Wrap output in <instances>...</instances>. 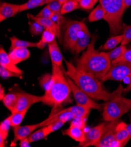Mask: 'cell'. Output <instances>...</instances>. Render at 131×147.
Here are the masks:
<instances>
[{
    "instance_id": "30",
    "label": "cell",
    "mask_w": 131,
    "mask_h": 147,
    "mask_svg": "<svg viewBox=\"0 0 131 147\" xmlns=\"http://www.w3.org/2000/svg\"><path fill=\"white\" fill-rule=\"evenodd\" d=\"M105 15V11L100 4L98 5L95 9H94L88 16V21L91 22H95L102 19H104Z\"/></svg>"
},
{
    "instance_id": "12",
    "label": "cell",
    "mask_w": 131,
    "mask_h": 147,
    "mask_svg": "<svg viewBox=\"0 0 131 147\" xmlns=\"http://www.w3.org/2000/svg\"><path fill=\"white\" fill-rule=\"evenodd\" d=\"M38 127H40V123L23 126H17L12 127L14 138L11 142V146H15L16 142L23 139L28 138Z\"/></svg>"
},
{
    "instance_id": "14",
    "label": "cell",
    "mask_w": 131,
    "mask_h": 147,
    "mask_svg": "<svg viewBox=\"0 0 131 147\" xmlns=\"http://www.w3.org/2000/svg\"><path fill=\"white\" fill-rule=\"evenodd\" d=\"M74 118V116L72 113L69 112H64L62 110H59L56 113H51L47 119L39 123L40 127L47 126L49 124L58 121H65L67 122Z\"/></svg>"
},
{
    "instance_id": "13",
    "label": "cell",
    "mask_w": 131,
    "mask_h": 147,
    "mask_svg": "<svg viewBox=\"0 0 131 147\" xmlns=\"http://www.w3.org/2000/svg\"><path fill=\"white\" fill-rule=\"evenodd\" d=\"M91 34L88 27L85 25L83 30L80 32L79 38L76 42L73 53L78 55L81 52H83L88 47L90 43Z\"/></svg>"
},
{
    "instance_id": "37",
    "label": "cell",
    "mask_w": 131,
    "mask_h": 147,
    "mask_svg": "<svg viewBox=\"0 0 131 147\" xmlns=\"http://www.w3.org/2000/svg\"><path fill=\"white\" fill-rule=\"evenodd\" d=\"M0 75L1 77L3 79H7L11 77H16L19 78L20 79L22 78V76L19 74H17L16 73H14L2 66H0Z\"/></svg>"
},
{
    "instance_id": "9",
    "label": "cell",
    "mask_w": 131,
    "mask_h": 147,
    "mask_svg": "<svg viewBox=\"0 0 131 147\" xmlns=\"http://www.w3.org/2000/svg\"><path fill=\"white\" fill-rule=\"evenodd\" d=\"M118 120L108 121L106 123L104 133L99 141L96 144V147H113L119 146L118 142L115 139V129Z\"/></svg>"
},
{
    "instance_id": "44",
    "label": "cell",
    "mask_w": 131,
    "mask_h": 147,
    "mask_svg": "<svg viewBox=\"0 0 131 147\" xmlns=\"http://www.w3.org/2000/svg\"><path fill=\"white\" fill-rule=\"evenodd\" d=\"M20 141V142L19 145L21 147H30V146H30L31 143L30 142V141H29L28 138L23 139Z\"/></svg>"
},
{
    "instance_id": "4",
    "label": "cell",
    "mask_w": 131,
    "mask_h": 147,
    "mask_svg": "<svg viewBox=\"0 0 131 147\" xmlns=\"http://www.w3.org/2000/svg\"><path fill=\"white\" fill-rule=\"evenodd\" d=\"M105 11L104 20L109 26L112 36L120 35L123 30L122 17L126 9L124 0H99Z\"/></svg>"
},
{
    "instance_id": "40",
    "label": "cell",
    "mask_w": 131,
    "mask_h": 147,
    "mask_svg": "<svg viewBox=\"0 0 131 147\" xmlns=\"http://www.w3.org/2000/svg\"><path fill=\"white\" fill-rule=\"evenodd\" d=\"M98 1L99 0H80V8L85 10L91 9Z\"/></svg>"
},
{
    "instance_id": "33",
    "label": "cell",
    "mask_w": 131,
    "mask_h": 147,
    "mask_svg": "<svg viewBox=\"0 0 131 147\" xmlns=\"http://www.w3.org/2000/svg\"><path fill=\"white\" fill-rule=\"evenodd\" d=\"M123 39L121 45H126L131 42V25L123 24Z\"/></svg>"
},
{
    "instance_id": "36",
    "label": "cell",
    "mask_w": 131,
    "mask_h": 147,
    "mask_svg": "<svg viewBox=\"0 0 131 147\" xmlns=\"http://www.w3.org/2000/svg\"><path fill=\"white\" fill-rule=\"evenodd\" d=\"M88 115H85L79 117H75V118L72 120L70 124L85 129L86 126V120L87 118H88Z\"/></svg>"
},
{
    "instance_id": "39",
    "label": "cell",
    "mask_w": 131,
    "mask_h": 147,
    "mask_svg": "<svg viewBox=\"0 0 131 147\" xmlns=\"http://www.w3.org/2000/svg\"><path fill=\"white\" fill-rule=\"evenodd\" d=\"M54 12L46 5L43 8L38 14L36 15L37 17L42 18H46V19H51Z\"/></svg>"
},
{
    "instance_id": "45",
    "label": "cell",
    "mask_w": 131,
    "mask_h": 147,
    "mask_svg": "<svg viewBox=\"0 0 131 147\" xmlns=\"http://www.w3.org/2000/svg\"><path fill=\"white\" fill-rule=\"evenodd\" d=\"M5 90L4 88L2 87V86H0V100H2L4 97L5 96Z\"/></svg>"
},
{
    "instance_id": "42",
    "label": "cell",
    "mask_w": 131,
    "mask_h": 147,
    "mask_svg": "<svg viewBox=\"0 0 131 147\" xmlns=\"http://www.w3.org/2000/svg\"><path fill=\"white\" fill-rule=\"evenodd\" d=\"M47 5L54 13H61L62 4L60 2H58L57 0L52 1Z\"/></svg>"
},
{
    "instance_id": "24",
    "label": "cell",
    "mask_w": 131,
    "mask_h": 147,
    "mask_svg": "<svg viewBox=\"0 0 131 147\" xmlns=\"http://www.w3.org/2000/svg\"><path fill=\"white\" fill-rule=\"evenodd\" d=\"M2 101L4 105L12 113L17 106L18 97L16 93H9L5 95Z\"/></svg>"
},
{
    "instance_id": "16",
    "label": "cell",
    "mask_w": 131,
    "mask_h": 147,
    "mask_svg": "<svg viewBox=\"0 0 131 147\" xmlns=\"http://www.w3.org/2000/svg\"><path fill=\"white\" fill-rule=\"evenodd\" d=\"M29 17L32 20V21L37 22L41 26L44 28L45 29H50L53 31L56 37L58 39H61V32H60V26L54 22L51 19H46L37 17L36 16H33L32 14L29 15Z\"/></svg>"
},
{
    "instance_id": "32",
    "label": "cell",
    "mask_w": 131,
    "mask_h": 147,
    "mask_svg": "<svg viewBox=\"0 0 131 147\" xmlns=\"http://www.w3.org/2000/svg\"><path fill=\"white\" fill-rule=\"evenodd\" d=\"M126 49L127 48L125 45H121V46L113 49L111 51L107 52V53L112 62L114 60L117 59L119 58L120 57H122L125 54Z\"/></svg>"
},
{
    "instance_id": "31",
    "label": "cell",
    "mask_w": 131,
    "mask_h": 147,
    "mask_svg": "<svg viewBox=\"0 0 131 147\" xmlns=\"http://www.w3.org/2000/svg\"><path fill=\"white\" fill-rule=\"evenodd\" d=\"M80 8L79 3L76 0H68L62 5L61 13L62 15L71 12Z\"/></svg>"
},
{
    "instance_id": "34",
    "label": "cell",
    "mask_w": 131,
    "mask_h": 147,
    "mask_svg": "<svg viewBox=\"0 0 131 147\" xmlns=\"http://www.w3.org/2000/svg\"><path fill=\"white\" fill-rule=\"evenodd\" d=\"M29 24H30V31L33 35H39L42 34L45 30L44 28L37 22L34 21Z\"/></svg>"
},
{
    "instance_id": "8",
    "label": "cell",
    "mask_w": 131,
    "mask_h": 147,
    "mask_svg": "<svg viewBox=\"0 0 131 147\" xmlns=\"http://www.w3.org/2000/svg\"><path fill=\"white\" fill-rule=\"evenodd\" d=\"M131 74V63L119 62L112 65L109 70L102 79V82L113 80L122 82Z\"/></svg>"
},
{
    "instance_id": "29",
    "label": "cell",
    "mask_w": 131,
    "mask_h": 147,
    "mask_svg": "<svg viewBox=\"0 0 131 147\" xmlns=\"http://www.w3.org/2000/svg\"><path fill=\"white\" fill-rule=\"evenodd\" d=\"M10 127V122L8 118L2 121L0 124V146L1 147H4L5 146V141L9 133Z\"/></svg>"
},
{
    "instance_id": "41",
    "label": "cell",
    "mask_w": 131,
    "mask_h": 147,
    "mask_svg": "<svg viewBox=\"0 0 131 147\" xmlns=\"http://www.w3.org/2000/svg\"><path fill=\"white\" fill-rule=\"evenodd\" d=\"M66 123H67V121H58L49 124L48 125H47L48 131L50 133V134L52 133H54V132H55V131H56L58 129H59Z\"/></svg>"
},
{
    "instance_id": "26",
    "label": "cell",
    "mask_w": 131,
    "mask_h": 147,
    "mask_svg": "<svg viewBox=\"0 0 131 147\" xmlns=\"http://www.w3.org/2000/svg\"><path fill=\"white\" fill-rule=\"evenodd\" d=\"M28 110L29 109H26L21 111L12 113L11 115L8 117L7 118L8 119L10 122L11 127H14L20 125L21 123L22 122Z\"/></svg>"
},
{
    "instance_id": "1",
    "label": "cell",
    "mask_w": 131,
    "mask_h": 147,
    "mask_svg": "<svg viewBox=\"0 0 131 147\" xmlns=\"http://www.w3.org/2000/svg\"><path fill=\"white\" fill-rule=\"evenodd\" d=\"M65 63L67 66L65 74L94 100L107 101L124 91L122 86L120 84L115 91L109 93L104 87L101 80H98L90 73L78 69L75 65L74 66L65 59Z\"/></svg>"
},
{
    "instance_id": "10",
    "label": "cell",
    "mask_w": 131,
    "mask_h": 147,
    "mask_svg": "<svg viewBox=\"0 0 131 147\" xmlns=\"http://www.w3.org/2000/svg\"><path fill=\"white\" fill-rule=\"evenodd\" d=\"M16 93L18 97V101L17 106L12 113L30 109L31 106L42 101V96L27 93L23 91Z\"/></svg>"
},
{
    "instance_id": "18",
    "label": "cell",
    "mask_w": 131,
    "mask_h": 147,
    "mask_svg": "<svg viewBox=\"0 0 131 147\" xmlns=\"http://www.w3.org/2000/svg\"><path fill=\"white\" fill-rule=\"evenodd\" d=\"M127 125L124 122L119 121L116 127L115 139L118 142L119 147L125 146L129 141Z\"/></svg>"
},
{
    "instance_id": "20",
    "label": "cell",
    "mask_w": 131,
    "mask_h": 147,
    "mask_svg": "<svg viewBox=\"0 0 131 147\" xmlns=\"http://www.w3.org/2000/svg\"><path fill=\"white\" fill-rule=\"evenodd\" d=\"M8 55L12 62L15 65H17L28 59L30 56V52L27 48L18 47L10 51Z\"/></svg>"
},
{
    "instance_id": "47",
    "label": "cell",
    "mask_w": 131,
    "mask_h": 147,
    "mask_svg": "<svg viewBox=\"0 0 131 147\" xmlns=\"http://www.w3.org/2000/svg\"><path fill=\"white\" fill-rule=\"evenodd\" d=\"M124 3L126 9L131 5V0H124Z\"/></svg>"
},
{
    "instance_id": "6",
    "label": "cell",
    "mask_w": 131,
    "mask_h": 147,
    "mask_svg": "<svg viewBox=\"0 0 131 147\" xmlns=\"http://www.w3.org/2000/svg\"><path fill=\"white\" fill-rule=\"evenodd\" d=\"M83 21L67 20L65 21V31L64 38L65 48L73 53L80 32L85 26Z\"/></svg>"
},
{
    "instance_id": "43",
    "label": "cell",
    "mask_w": 131,
    "mask_h": 147,
    "mask_svg": "<svg viewBox=\"0 0 131 147\" xmlns=\"http://www.w3.org/2000/svg\"><path fill=\"white\" fill-rule=\"evenodd\" d=\"M62 16L63 15L61 13H54L51 20L60 26V25H61L64 22V18Z\"/></svg>"
},
{
    "instance_id": "23",
    "label": "cell",
    "mask_w": 131,
    "mask_h": 147,
    "mask_svg": "<svg viewBox=\"0 0 131 147\" xmlns=\"http://www.w3.org/2000/svg\"><path fill=\"white\" fill-rule=\"evenodd\" d=\"M10 40L11 41V47L10 48V51H11L13 49L18 47L37 48V42H33L21 40L14 36L10 38Z\"/></svg>"
},
{
    "instance_id": "38",
    "label": "cell",
    "mask_w": 131,
    "mask_h": 147,
    "mask_svg": "<svg viewBox=\"0 0 131 147\" xmlns=\"http://www.w3.org/2000/svg\"><path fill=\"white\" fill-rule=\"evenodd\" d=\"M119 62H129L131 63V46H129L128 48H127L125 54L117 59L114 60L111 62L112 65L115 64Z\"/></svg>"
},
{
    "instance_id": "11",
    "label": "cell",
    "mask_w": 131,
    "mask_h": 147,
    "mask_svg": "<svg viewBox=\"0 0 131 147\" xmlns=\"http://www.w3.org/2000/svg\"><path fill=\"white\" fill-rule=\"evenodd\" d=\"M106 123L99 124L93 128H91L85 133L84 141L79 144V146L88 147L95 146L102 136Z\"/></svg>"
},
{
    "instance_id": "48",
    "label": "cell",
    "mask_w": 131,
    "mask_h": 147,
    "mask_svg": "<svg viewBox=\"0 0 131 147\" xmlns=\"http://www.w3.org/2000/svg\"><path fill=\"white\" fill-rule=\"evenodd\" d=\"M57 1H58V2H60V3L62 5L64 3H65L66 1H67L68 0H57Z\"/></svg>"
},
{
    "instance_id": "46",
    "label": "cell",
    "mask_w": 131,
    "mask_h": 147,
    "mask_svg": "<svg viewBox=\"0 0 131 147\" xmlns=\"http://www.w3.org/2000/svg\"><path fill=\"white\" fill-rule=\"evenodd\" d=\"M127 129L129 134V140L131 138V119H130V123L129 125H127Z\"/></svg>"
},
{
    "instance_id": "22",
    "label": "cell",
    "mask_w": 131,
    "mask_h": 147,
    "mask_svg": "<svg viewBox=\"0 0 131 147\" xmlns=\"http://www.w3.org/2000/svg\"><path fill=\"white\" fill-rule=\"evenodd\" d=\"M56 37L55 33L50 29H45L41 36V39L37 42V48L43 49L48 43L52 42Z\"/></svg>"
},
{
    "instance_id": "3",
    "label": "cell",
    "mask_w": 131,
    "mask_h": 147,
    "mask_svg": "<svg viewBox=\"0 0 131 147\" xmlns=\"http://www.w3.org/2000/svg\"><path fill=\"white\" fill-rule=\"evenodd\" d=\"M98 36L93 35L92 39L82 55L75 59V66L102 81L111 67L112 63L107 52H99L95 49Z\"/></svg>"
},
{
    "instance_id": "25",
    "label": "cell",
    "mask_w": 131,
    "mask_h": 147,
    "mask_svg": "<svg viewBox=\"0 0 131 147\" xmlns=\"http://www.w3.org/2000/svg\"><path fill=\"white\" fill-rule=\"evenodd\" d=\"M55 0H29L26 3L20 5V12L30 9H33L43 5L48 4Z\"/></svg>"
},
{
    "instance_id": "15",
    "label": "cell",
    "mask_w": 131,
    "mask_h": 147,
    "mask_svg": "<svg viewBox=\"0 0 131 147\" xmlns=\"http://www.w3.org/2000/svg\"><path fill=\"white\" fill-rule=\"evenodd\" d=\"M20 5L2 3L0 5V21L3 22L7 18L13 17L20 12Z\"/></svg>"
},
{
    "instance_id": "35",
    "label": "cell",
    "mask_w": 131,
    "mask_h": 147,
    "mask_svg": "<svg viewBox=\"0 0 131 147\" xmlns=\"http://www.w3.org/2000/svg\"><path fill=\"white\" fill-rule=\"evenodd\" d=\"M51 80L52 74H50V73H46V74L42 75L41 77L39 79V84L45 91L48 89L51 82Z\"/></svg>"
},
{
    "instance_id": "5",
    "label": "cell",
    "mask_w": 131,
    "mask_h": 147,
    "mask_svg": "<svg viewBox=\"0 0 131 147\" xmlns=\"http://www.w3.org/2000/svg\"><path fill=\"white\" fill-rule=\"evenodd\" d=\"M121 94L122 92H120L102 105L104 120L108 122L118 120L131 109V99Z\"/></svg>"
},
{
    "instance_id": "17",
    "label": "cell",
    "mask_w": 131,
    "mask_h": 147,
    "mask_svg": "<svg viewBox=\"0 0 131 147\" xmlns=\"http://www.w3.org/2000/svg\"><path fill=\"white\" fill-rule=\"evenodd\" d=\"M48 47L52 63H54L58 66L62 68L63 56L61 50L58 47L56 39L48 43Z\"/></svg>"
},
{
    "instance_id": "28",
    "label": "cell",
    "mask_w": 131,
    "mask_h": 147,
    "mask_svg": "<svg viewBox=\"0 0 131 147\" xmlns=\"http://www.w3.org/2000/svg\"><path fill=\"white\" fill-rule=\"evenodd\" d=\"M123 39V35L120 34L112 36L108 39L104 45L99 48L100 50H112L118 46V44L122 42Z\"/></svg>"
},
{
    "instance_id": "19",
    "label": "cell",
    "mask_w": 131,
    "mask_h": 147,
    "mask_svg": "<svg viewBox=\"0 0 131 147\" xmlns=\"http://www.w3.org/2000/svg\"><path fill=\"white\" fill-rule=\"evenodd\" d=\"M0 66L20 75H22L23 71L14 64L10 59L9 55L5 52L2 46L0 48Z\"/></svg>"
},
{
    "instance_id": "27",
    "label": "cell",
    "mask_w": 131,
    "mask_h": 147,
    "mask_svg": "<svg viewBox=\"0 0 131 147\" xmlns=\"http://www.w3.org/2000/svg\"><path fill=\"white\" fill-rule=\"evenodd\" d=\"M50 133L48 131L47 126L41 127V128L33 133L28 137V139L30 143L38 141L43 138H45Z\"/></svg>"
},
{
    "instance_id": "49",
    "label": "cell",
    "mask_w": 131,
    "mask_h": 147,
    "mask_svg": "<svg viewBox=\"0 0 131 147\" xmlns=\"http://www.w3.org/2000/svg\"><path fill=\"white\" fill-rule=\"evenodd\" d=\"M76 1H77L78 2H79H79H80V0H76Z\"/></svg>"
},
{
    "instance_id": "2",
    "label": "cell",
    "mask_w": 131,
    "mask_h": 147,
    "mask_svg": "<svg viewBox=\"0 0 131 147\" xmlns=\"http://www.w3.org/2000/svg\"><path fill=\"white\" fill-rule=\"evenodd\" d=\"M61 68L52 63V80L48 89L42 96L41 102L52 107L51 113L58 111L62 105L71 101L72 90Z\"/></svg>"
},
{
    "instance_id": "7",
    "label": "cell",
    "mask_w": 131,
    "mask_h": 147,
    "mask_svg": "<svg viewBox=\"0 0 131 147\" xmlns=\"http://www.w3.org/2000/svg\"><path fill=\"white\" fill-rule=\"evenodd\" d=\"M65 76L69 83L72 93L73 94L77 105L88 108L89 109H95L99 111H100L102 109V105L98 104L92 98H91L83 91H82L80 88H79L68 76H67L66 74Z\"/></svg>"
},
{
    "instance_id": "21",
    "label": "cell",
    "mask_w": 131,
    "mask_h": 147,
    "mask_svg": "<svg viewBox=\"0 0 131 147\" xmlns=\"http://www.w3.org/2000/svg\"><path fill=\"white\" fill-rule=\"evenodd\" d=\"M85 133L84 129L71 124L68 128L62 131V135L68 136L79 143L84 141L85 139Z\"/></svg>"
}]
</instances>
